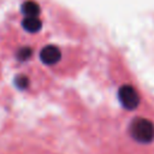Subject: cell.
<instances>
[{"label":"cell","mask_w":154,"mask_h":154,"mask_svg":"<svg viewBox=\"0 0 154 154\" xmlns=\"http://www.w3.org/2000/svg\"><path fill=\"white\" fill-rule=\"evenodd\" d=\"M32 54V49L30 47H22L18 52H17V59L20 61L28 60Z\"/></svg>","instance_id":"obj_6"},{"label":"cell","mask_w":154,"mask_h":154,"mask_svg":"<svg viewBox=\"0 0 154 154\" xmlns=\"http://www.w3.org/2000/svg\"><path fill=\"white\" fill-rule=\"evenodd\" d=\"M129 134L140 143H150L154 140V124L146 118H135L130 123Z\"/></svg>","instance_id":"obj_1"},{"label":"cell","mask_w":154,"mask_h":154,"mask_svg":"<svg viewBox=\"0 0 154 154\" xmlns=\"http://www.w3.org/2000/svg\"><path fill=\"white\" fill-rule=\"evenodd\" d=\"M118 97H119L122 106L129 111L135 109L140 103V95L137 90L130 84H124L119 88Z\"/></svg>","instance_id":"obj_2"},{"label":"cell","mask_w":154,"mask_h":154,"mask_svg":"<svg viewBox=\"0 0 154 154\" xmlns=\"http://www.w3.org/2000/svg\"><path fill=\"white\" fill-rule=\"evenodd\" d=\"M22 25L28 32H37L41 29L42 23L37 17H25L22 22Z\"/></svg>","instance_id":"obj_4"},{"label":"cell","mask_w":154,"mask_h":154,"mask_svg":"<svg viewBox=\"0 0 154 154\" xmlns=\"http://www.w3.org/2000/svg\"><path fill=\"white\" fill-rule=\"evenodd\" d=\"M14 84L19 89H26L29 87V78L26 76H24V75H19V76L16 77Z\"/></svg>","instance_id":"obj_7"},{"label":"cell","mask_w":154,"mask_h":154,"mask_svg":"<svg viewBox=\"0 0 154 154\" xmlns=\"http://www.w3.org/2000/svg\"><path fill=\"white\" fill-rule=\"evenodd\" d=\"M61 58V52L57 46H46L40 52V59L46 65H54Z\"/></svg>","instance_id":"obj_3"},{"label":"cell","mask_w":154,"mask_h":154,"mask_svg":"<svg viewBox=\"0 0 154 154\" xmlns=\"http://www.w3.org/2000/svg\"><path fill=\"white\" fill-rule=\"evenodd\" d=\"M22 11L26 17H37L40 13V6L35 1H25L22 6Z\"/></svg>","instance_id":"obj_5"}]
</instances>
